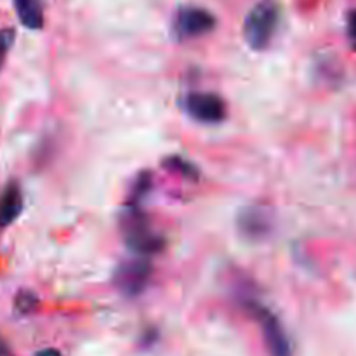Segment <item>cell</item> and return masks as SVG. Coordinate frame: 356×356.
Returning a JSON list of instances; mask_svg holds the SVG:
<instances>
[{"mask_svg": "<svg viewBox=\"0 0 356 356\" xmlns=\"http://www.w3.org/2000/svg\"><path fill=\"white\" fill-rule=\"evenodd\" d=\"M236 226L238 232L252 242H261L268 238L273 233L275 218L271 209L263 207V205H249L240 211L236 218Z\"/></svg>", "mask_w": 356, "mask_h": 356, "instance_id": "8992f818", "label": "cell"}, {"mask_svg": "<svg viewBox=\"0 0 356 356\" xmlns=\"http://www.w3.org/2000/svg\"><path fill=\"white\" fill-rule=\"evenodd\" d=\"M120 228L124 242L136 256L148 257L159 254L165 242L160 233L152 228L148 216L143 212L141 205L127 204L120 216Z\"/></svg>", "mask_w": 356, "mask_h": 356, "instance_id": "6da1fadb", "label": "cell"}, {"mask_svg": "<svg viewBox=\"0 0 356 356\" xmlns=\"http://www.w3.org/2000/svg\"><path fill=\"white\" fill-rule=\"evenodd\" d=\"M184 110L202 124H219L226 118V104L214 92H190L184 97Z\"/></svg>", "mask_w": 356, "mask_h": 356, "instance_id": "52a82bcc", "label": "cell"}, {"mask_svg": "<svg viewBox=\"0 0 356 356\" xmlns=\"http://www.w3.org/2000/svg\"><path fill=\"white\" fill-rule=\"evenodd\" d=\"M153 266L148 257H134L122 261L113 273V285L125 298H138L148 289Z\"/></svg>", "mask_w": 356, "mask_h": 356, "instance_id": "277c9868", "label": "cell"}, {"mask_svg": "<svg viewBox=\"0 0 356 356\" xmlns=\"http://www.w3.org/2000/svg\"><path fill=\"white\" fill-rule=\"evenodd\" d=\"M14 9L21 24L28 30H40L44 26V6L42 0H14Z\"/></svg>", "mask_w": 356, "mask_h": 356, "instance_id": "9c48e42d", "label": "cell"}, {"mask_svg": "<svg viewBox=\"0 0 356 356\" xmlns=\"http://www.w3.org/2000/svg\"><path fill=\"white\" fill-rule=\"evenodd\" d=\"M152 190V174L149 172H141L138 177H136V183L134 188L131 191V202L129 204H134V205H141L143 198L149 193Z\"/></svg>", "mask_w": 356, "mask_h": 356, "instance_id": "8fae6325", "label": "cell"}, {"mask_svg": "<svg viewBox=\"0 0 356 356\" xmlns=\"http://www.w3.org/2000/svg\"><path fill=\"white\" fill-rule=\"evenodd\" d=\"M24 207L23 191L16 181H10L0 195V229L13 225Z\"/></svg>", "mask_w": 356, "mask_h": 356, "instance_id": "ba28073f", "label": "cell"}, {"mask_svg": "<svg viewBox=\"0 0 356 356\" xmlns=\"http://www.w3.org/2000/svg\"><path fill=\"white\" fill-rule=\"evenodd\" d=\"M38 305V298L30 291H21L16 296V301H14V308L19 315H28V313L35 312Z\"/></svg>", "mask_w": 356, "mask_h": 356, "instance_id": "7c38bea8", "label": "cell"}, {"mask_svg": "<svg viewBox=\"0 0 356 356\" xmlns=\"http://www.w3.org/2000/svg\"><path fill=\"white\" fill-rule=\"evenodd\" d=\"M163 167L169 170H172V172H177L179 176L186 177V179H191V181H197L198 177H200V170L197 169V165L179 155L167 156V159L163 160Z\"/></svg>", "mask_w": 356, "mask_h": 356, "instance_id": "30bf717a", "label": "cell"}, {"mask_svg": "<svg viewBox=\"0 0 356 356\" xmlns=\"http://www.w3.org/2000/svg\"><path fill=\"white\" fill-rule=\"evenodd\" d=\"M35 356H63V355L59 353L58 350H54V348H45V350L37 351Z\"/></svg>", "mask_w": 356, "mask_h": 356, "instance_id": "2e32d148", "label": "cell"}, {"mask_svg": "<svg viewBox=\"0 0 356 356\" xmlns=\"http://www.w3.org/2000/svg\"><path fill=\"white\" fill-rule=\"evenodd\" d=\"M14 38H16V31L13 28H3V30H0V70H2L3 61L7 58V52L13 47Z\"/></svg>", "mask_w": 356, "mask_h": 356, "instance_id": "4fadbf2b", "label": "cell"}, {"mask_svg": "<svg viewBox=\"0 0 356 356\" xmlns=\"http://www.w3.org/2000/svg\"><path fill=\"white\" fill-rule=\"evenodd\" d=\"M242 305L245 306L247 312L261 325L264 344H266V350L270 356H292L291 341H289V336L285 332L284 325H282L280 318L270 308L261 305L259 301H256L250 296L242 298Z\"/></svg>", "mask_w": 356, "mask_h": 356, "instance_id": "3957f363", "label": "cell"}, {"mask_svg": "<svg viewBox=\"0 0 356 356\" xmlns=\"http://www.w3.org/2000/svg\"><path fill=\"white\" fill-rule=\"evenodd\" d=\"M0 356H14L13 351H10L9 344L2 339V336H0Z\"/></svg>", "mask_w": 356, "mask_h": 356, "instance_id": "9a60e30c", "label": "cell"}, {"mask_svg": "<svg viewBox=\"0 0 356 356\" xmlns=\"http://www.w3.org/2000/svg\"><path fill=\"white\" fill-rule=\"evenodd\" d=\"M348 38H350L351 47L356 51V9L348 14Z\"/></svg>", "mask_w": 356, "mask_h": 356, "instance_id": "5bb4252c", "label": "cell"}, {"mask_svg": "<svg viewBox=\"0 0 356 356\" xmlns=\"http://www.w3.org/2000/svg\"><path fill=\"white\" fill-rule=\"evenodd\" d=\"M280 9L275 0H259L243 21V38L254 51H263L273 40Z\"/></svg>", "mask_w": 356, "mask_h": 356, "instance_id": "7a4b0ae2", "label": "cell"}, {"mask_svg": "<svg viewBox=\"0 0 356 356\" xmlns=\"http://www.w3.org/2000/svg\"><path fill=\"white\" fill-rule=\"evenodd\" d=\"M216 16L207 9L195 6H184L176 10L172 21V33L177 40L204 37L216 28Z\"/></svg>", "mask_w": 356, "mask_h": 356, "instance_id": "5b68a950", "label": "cell"}]
</instances>
